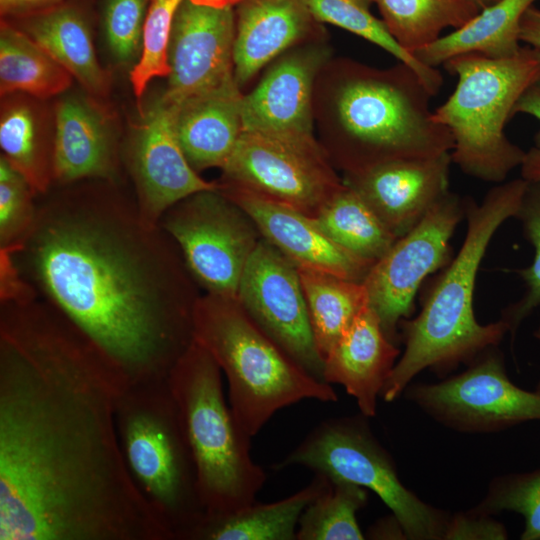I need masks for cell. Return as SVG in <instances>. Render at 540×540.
Returning a JSON list of instances; mask_svg holds the SVG:
<instances>
[{
    "label": "cell",
    "mask_w": 540,
    "mask_h": 540,
    "mask_svg": "<svg viewBox=\"0 0 540 540\" xmlns=\"http://www.w3.org/2000/svg\"><path fill=\"white\" fill-rule=\"evenodd\" d=\"M128 382L47 301H0V540H169L120 451Z\"/></svg>",
    "instance_id": "cell-1"
},
{
    "label": "cell",
    "mask_w": 540,
    "mask_h": 540,
    "mask_svg": "<svg viewBox=\"0 0 540 540\" xmlns=\"http://www.w3.org/2000/svg\"><path fill=\"white\" fill-rule=\"evenodd\" d=\"M0 252L129 382L167 378L194 340L200 288L173 239L142 217L119 183L54 185L38 196L23 244Z\"/></svg>",
    "instance_id": "cell-2"
},
{
    "label": "cell",
    "mask_w": 540,
    "mask_h": 540,
    "mask_svg": "<svg viewBox=\"0 0 540 540\" xmlns=\"http://www.w3.org/2000/svg\"><path fill=\"white\" fill-rule=\"evenodd\" d=\"M433 95L405 63L376 68L332 57L314 88L316 138L335 169L357 173L388 161L450 152V130L434 121Z\"/></svg>",
    "instance_id": "cell-3"
},
{
    "label": "cell",
    "mask_w": 540,
    "mask_h": 540,
    "mask_svg": "<svg viewBox=\"0 0 540 540\" xmlns=\"http://www.w3.org/2000/svg\"><path fill=\"white\" fill-rule=\"evenodd\" d=\"M529 182L522 177L488 191L479 205L464 199L467 232L456 257L437 277L414 319L399 324L405 349L391 370L380 397L392 402L425 369L446 374L459 364H470L484 351L497 347L508 326L499 319L482 325L473 309L479 266L497 229L514 217Z\"/></svg>",
    "instance_id": "cell-4"
},
{
    "label": "cell",
    "mask_w": 540,
    "mask_h": 540,
    "mask_svg": "<svg viewBox=\"0 0 540 540\" xmlns=\"http://www.w3.org/2000/svg\"><path fill=\"white\" fill-rule=\"evenodd\" d=\"M115 422L130 477L169 540H191L206 513L168 377L128 382L116 403Z\"/></svg>",
    "instance_id": "cell-5"
},
{
    "label": "cell",
    "mask_w": 540,
    "mask_h": 540,
    "mask_svg": "<svg viewBox=\"0 0 540 540\" xmlns=\"http://www.w3.org/2000/svg\"><path fill=\"white\" fill-rule=\"evenodd\" d=\"M194 340L215 359L229 388V405L255 436L279 410L305 399L336 402L333 387L298 365L244 311L236 298L201 294Z\"/></svg>",
    "instance_id": "cell-6"
},
{
    "label": "cell",
    "mask_w": 540,
    "mask_h": 540,
    "mask_svg": "<svg viewBox=\"0 0 540 540\" xmlns=\"http://www.w3.org/2000/svg\"><path fill=\"white\" fill-rule=\"evenodd\" d=\"M222 371L196 340L168 382L195 460L205 517L233 513L256 501L266 481L250 454V439L226 403Z\"/></svg>",
    "instance_id": "cell-7"
},
{
    "label": "cell",
    "mask_w": 540,
    "mask_h": 540,
    "mask_svg": "<svg viewBox=\"0 0 540 540\" xmlns=\"http://www.w3.org/2000/svg\"><path fill=\"white\" fill-rule=\"evenodd\" d=\"M443 67L458 82L433 119L451 132L452 162L469 176L502 183L526 153L504 129L520 96L540 78V50L522 46L515 55L498 59L466 53Z\"/></svg>",
    "instance_id": "cell-8"
},
{
    "label": "cell",
    "mask_w": 540,
    "mask_h": 540,
    "mask_svg": "<svg viewBox=\"0 0 540 540\" xmlns=\"http://www.w3.org/2000/svg\"><path fill=\"white\" fill-rule=\"evenodd\" d=\"M367 418L360 413L324 420L273 468L303 466L364 487L391 510L407 539H443L450 515L422 501L401 482L391 455L375 438Z\"/></svg>",
    "instance_id": "cell-9"
},
{
    "label": "cell",
    "mask_w": 540,
    "mask_h": 540,
    "mask_svg": "<svg viewBox=\"0 0 540 540\" xmlns=\"http://www.w3.org/2000/svg\"><path fill=\"white\" fill-rule=\"evenodd\" d=\"M159 225L176 243L199 288L237 299L244 268L262 235L219 185L180 200L162 215Z\"/></svg>",
    "instance_id": "cell-10"
},
{
    "label": "cell",
    "mask_w": 540,
    "mask_h": 540,
    "mask_svg": "<svg viewBox=\"0 0 540 540\" xmlns=\"http://www.w3.org/2000/svg\"><path fill=\"white\" fill-rule=\"evenodd\" d=\"M220 184L240 188L315 217L343 185L318 140L243 131L221 169Z\"/></svg>",
    "instance_id": "cell-11"
},
{
    "label": "cell",
    "mask_w": 540,
    "mask_h": 540,
    "mask_svg": "<svg viewBox=\"0 0 540 540\" xmlns=\"http://www.w3.org/2000/svg\"><path fill=\"white\" fill-rule=\"evenodd\" d=\"M405 397L439 423L468 433H489L540 420V393L515 385L497 347L465 371L437 383L409 384Z\"/></svg>",
    "instance_id": "cell-12"
},
{
    "label": "cell",
    "mask_w": 540,
    "mask_h": 540,
    "mask_svg": "<svg viewBox=\"0 0 540 540\" xmlns=\"http://www.w3.org/2000/svg\"><path fill=\"white\" fill-rule=\"evenodd\" d=\"M463 216L464 199L449 192L413 229L395 241L362 281L369 306L393 343L400 342L399 324L412 314L423 280L448 264L450 239Z\"/></svg>",
    "instance_id": "cell-13"
},
{
    "label": "cell",
    "mask_w": 540,
    "mask_h": 540,
    "mask_svg": "<svg viewBox=\"0 0 540 540\" xmlns=\"http://www.w3.org/2000/svg\"><path fill=\"white\" fill-rule=\"evenodd\" d=\"M237 300L284 352L323 380V357L312 331L298 268L263 237L244 268Z\"/></svg>",
    "instance_id": "cell-14"
},
{
    "label": "cell",
    "mask_w": 540,
    "mask_h": 540,
    "mask_svg": "<svg viewBox=\"0 0 540 540\" xmlns=\"http://www.w3.org/2000/svg\"><path fill=\"white\" fill-rule=\"evenodd\" d=\"M140 114L122 149V162L142 217L159 224L171 206L196 192L218 188V182L204 180L188 163L176 132L175 107L163 93Z\"/></svg>",
    "instance_id": "cell-15"
},
{
    "label": "cell",
    "mask_w": 540,
    "mask_h": 540,
    "mask_svg": "<svg viewBox=\"0 0 540 540\" xmlns=\"http://www.w3.org/2000/svg\"><path fill=\"white\" fill-rule=\"evenodd\" d=\"M332 57V47L323 37L298 44L273 60L257 85L243 93V131L316 141L314 88Z\"/></svg>",
    "instance_id": "cell-16"
},
{
    "label": "cell",
    "mask_w": 540,
    "mask_h": 540,
    "mask_svg": "<svg viewBox=\"0 0 540 540\" xmlns=\"http://www.w3.org/2000/svg\"><path fill=\"white\" fill-rule=\"evenodd\" d=\"M235 9L184 0L170 32V69L164 97L173 105L219 89L235 80Z\"/></svg>",
    "instance_id": "cell-17"
},
{
    "label": "cell",
    "mask_w": 540,
    "mask_h": 540,
    "mask_svg": "<svg viewBox=\"0 0 540 540\" xmlns=\"http://www.w3.org/2000/svg\"><path fill=\"white\" fill-rule=\"evenodd\" d=\"M451 162L449 152L429 158L399 159L345 173L342 180L400 238L450 192Z\"/></svg>",
    "instance_id": "cell-18"
},
{
    "label": "cell",
    "mask_w": 540,
    "mask_h": 540,
    "mask_svg": "<svg viewBox=\"0 0 540 540\" xmlns=\"http://www.w3.org/2000/svg\"><path fill=\"white\" fill-rule=\"evenodd\" d=\"M218 185L249 214L262 237L298 269L362 282L374 265L333 241L313 217L252 192Z\"/></svg>",
    "instance_id": "cell-19"
},
{
    "label": "cell",
    "mask_w": 540,
    "mask_h": 540,
    "mask_svg": "<svg viewBox=\"0 0 540 540\" xmlns=\"http://www.w3.org/2000/svg\"><path fill=\"white\" fill-rule=\"evenodd\" d=\"M91 95L71 94L55 107L54 185L119 183L122 148L108 112Z\"/></svg>",
    "instance_id": "cell-20"
},
{
    "label": "cell",
    "mask_w": 540,
    "mask_h": 540,
    "mask_svg": "<svg viewBox=\"0 0 540 540\" xmlns=\"http://www.w3.org/2000/svg\"><path fill=\"white\" fill-rule=\"evenodd\" d=\"M327 37L304 0H242L235 9L234 76L241 90L278 56Z\"/></svg>",
    "instance_id": "cell-21"
},
{
    "label": "cell",
    "mask_w": 540,
    "mask_h": 540,
    "mask_svg": "<svg viewBox=\"0 0 540 540\" xmlns=\"http://www.w3.org/2000/svg\"><path fill=\"white\" fill-rule=\"evenodd\" d=\"M400 349L385 335L368 305L323 359V380L342 385L353 396L360 413L374 417L377 398L397 362Z\"/></svg>",
    "instance_id": "cell-22"
},
{
    "label": "cell",
    "mask_w": 540,
    "mask_h": 540,
    "mask_svg": "<svg viewBox=\"0 0 540 540\" xmlns=\"http://www.w3.org/2000/svg\"><path fill=\"white\" fill-rule=\"evenodd\" d=\"M243 92L234 81L175 107L179 143L197 172L225 165L242 133Z\"/></svg>",
    "instance_id": "cell-23"
},
{
    "label": "cell",
    "mask_w": 540,
    "mask_h": 540,
    "mask_svg": "<svg viewBox=\"0 0 540 540\" xmlns=\"http://www.w3.org/2000/svg\"><path fill=\"white\" fill-rule=\"evenodd\" d=\"M16 20L87 94L100 98L109 93L111 74L99 63L88 22L76 7L61 3Z\"/></svg>",
    "instance_id": "cell-24"
},
{
    "label": "cell",
    "mask_w": 540,
    "mask_h": 540,
    "mask_svg": "<svg viewBox=\"0 0 540 540\" xmlns=\"http://www.w3.org/2000/svg\"><path fill=\"white\" fill-rule=\"evenodd\" d=\"M536 0H501L466 24L411 54L428 67L437 68L449 59L479 53L489 58H508L520 49V21Z\"/></svg>",
    "instance_id": "cell-25"
},
{
    "label": "cell",
    "mask_w": 540,
    "mask_h": 540,
    "mask_svg": "<svg viewBox=\"0 0 540 540\" xmlns=\"http://www.w3.org/2000/svg\"><path fill=\"white\" fill-rule=\"evenodd\" d=\"M31 96L2 97L0 114L1 156L22 174L38 196L54 186V131Z\"/></svg>",
    "instance_id": "cell-26"
},
{
    "label": "cell",
    "mask_w": 540,
    "mask_h": 540,
    "mask_svg": "<svg viewBox=\"0 0 540 540\" xmlns=\"http://www.w3.org/2000/svg\"><path fill=\"white\" fill-rule=\"evenodd\" d=\"M315 473L312 481L289 497L272 503L256 501L230 514L205 517L191 540H296L305 508L328 485Z\"/></svg>",
    "instance_id": "cell-27"
},
{
    "label": "cell",
    "mask_w": 540,
    "mask_h": 540,
    "mask_svg": "<svg viewBox=\"0 0 540 540\" xmlns=\"http://www.w3.org/2000/svg\"><path fill=\"white\" fill-rule=\"evenodd\" d=\"M71 74L30 36L7 19L0 24V94L46 99L66 91Z\"/></svg>",
    "instance_id": "cell-28"
},
{
    "label": "cell",
    "mask_w": 540,
    "mask_h": 540,
    "mask_svg": "<svg viewBox=\"0 0 540 540\" xmlns=\"http://www.w3.org/2000/svg\"><path fill=\"white\" fill-rule=\"evenodd\" d=\"M317 348L324 356L369 305L363 282L298 269Z\"/></svg>",
    "instance_id": "cell-29"
},
{
    "label": "cell",
    "mask_w": 540,
    "mask_h": 540,
    "mask_svg": "<svg viewBox=\"0 0 540 540\" xmlns=\"http://www.w3.org/2000/svg\"><path fill=\"white\" fill-rule=\"evenodd\" d=\"M313 218L337 244L374 263L398 239L363 199L345 184Z\"/></svg>",
    "instance_id": "cell-30"
},
{
    "label": "cell",
    "mask_w": 540,
    "mask_h": 540,
    "mask_svg": "<svg viewBox=\"0 0 540 540\" xmlns=\"http://www.w3.org/2000/svg\"><path fill=\"white\" fill-rule=\"evenodd\" d=\"M394 40L407 52L441 37L447 27L460 28L480 10L465 0H373Z\"/></svg>",
    "instance_id": "cell-31"
},
{
    "label": "cell",
    "mask_w": 540,
    "mask_h": 540,
    "mask_svg": "<svg viewBox=\"0 0 540 540\" xmlns=\"http://www.w3.org/2000/svg\"><path fill=\"white\" fill-rule=\"evenodd\" d=\"M304 2L318 22L335 25L379 46L399 62L410 66L433 96L439 93L443 84L440 71L421 63L394 40L383 21L371 13L373 0H304Z\"/></svg>",
    "instance_id": "cell-32"
},
{
    "label": "cell",
    "mask_w": 540,
    "mask_h": 540,
    "mask_svg": "<svg viewBox=\"0 0 540 540\" xmlns=\"http://www.w3.org/2000/svg\"><path fill=\"white\" fill-rule=\"evenodd\" d=\"M368 501V490L329 478L327 487L305 508L296 540H362L357 512Z\"/></svg>",
    "instance_id": "cell-33"
},
{
    "label": "cell",
    "mask_w": 540,
    "mask_h": 540,
    "mask_svg": "<svg viewBox=\"0 0 540 540\" xmlns=\"http://www.w3.org/2000/svg\"><path fill=\"white\" fill-rule=\"evenodd\" d=\"M515 218L534 248V257L529 266L516 270L525 285L523 295L501 312L500 319L508 326L512 339L522 322L540 307V182H529Z\"/></svg>",
    "instance_id": "cell-34"
},
{
    "label": "cell",
    "mask_w": 540,
    "mask_h": 540,
    "mask_svg": "<svg viewBox=\"0 0 540 540\" xmlns=\"http://www.w3.org/2000/svg\"><path fill=\"white\" fill-rule=\"evenodd\" d=\"M474 511L493 515L502 511L524 518L521 540H540V469L495 478Z\"/></svg>",
    "instance_id": "cell-35"
},
{
    "label": "cell",
    "mask_w": 540,
    "mask_h": 540,
    "mask_svg": "<svg viewBox=\"0 0 540 540\" xmlns=\"http://www.w3.org/2000/svg\"><path fill=\"white\" fill-rule=\"evenodd\" d=\"M184 0H147L142 50L134 65L130 80L138 99L149 82L170 73L167 52L175 15Z\"/></svg>",
    "instance_id": "cell-36"
},
{
    "label": "cell",
    "mask_w": 540,
    "mask_h": 540,
    "mask_svg": "<svg viewBox=\"0 0 540 540\" xmlns=\"http://www.w3.org/2000/svg\"><path fill=\"white\" fill-rule=\"evenodd\" d=\"M38 195L26 178L0 157V251H16L29 234Z\"/></svg>",
    "instance_id": "cell-37"
},
{
    "label": "cell",
    "mask_w": 540,
    "mask_h": 540,
    "mask_svg": "<svg viewBox=\"0 0 540 540\" xmlns=\"http://www.w3.org/2000/svg\"><path fill=\"white\" fill-rule=\"evenodd\" d=\"M147 0H109L104 14L108 46L115 58L130 62L142 50Z\"/></svg>",
    "instance_id": "cell-38"
},
{
    "label": "cell",
    "mask_w": 540,
    "mask_h": 540,
    "mask_svg": "<svg viewBox=\"0 0 540 540\" xmlns=\"http://www.w3.org/2000/svg\"><path fill=\"white\" fill-rule=\"evenodd\" d=\"M491 516L473 509L450 516L443 539H507L505 526Z\"/></svg>",
    "instance_id": "cell-39"
},
{
    "label": "cell",
    "mask_w": 540,
    "mask_h": 540,
    "mask_svg": "<svg viewBox=\"0 0 540 540\" xmlns=\"http://www.w3.org/2000/svg\"><path fill=\"white\" fill-rule=\"evenodd\" d=\"M63 0H0V13L7 18H20L61 4Z\"/></svg>",
    "instance_id": "cell-40"
},
{
    "label": "cell",
    "mask_w": 540,
    "mask_h": 540,
    "mask_svg": "<svg viewBox=\"0 0 540 540\" xmlns=\"http://www.w3.org/2000/svg\"><path fill=\"white\" fill-rule=\"evenodd\" d=\"M518 113L533 116L540 121V78L531 84L516 102L512 117ZM535 144H540V131L535 136Z\"/></svg>",
    "instance_id": "cell-41"
},
{
    "label": "cell",
    "mask_w": 540,
    "mask_h": 540,
    "mask_svg": "<svg viewBox=\"0 0 540 540\" xmlns=\"http://www.w3.org/2000/svg\"><path fill=\"white\" fill-rule=\"evenodd\" d=\"M520 42L540 50V8L530 6L520 21Z\"/></svg>",
    "instance_id": "cell-42"
},
{
    "label": "cell",
    "mask_w": 540,
    "mask_h": 540,
    "mask_svg": "<svg viewBox=\"0 0 540 540\" xmlns=\"http://www.w3.org/2000/svg\"><path fill=\"white\" fill-rule=\"evenodd\" d=\"M366 536L370 539H407L401 524L393 514L372 525Z\"/></svg>",
    "instance_id": "cell-43"
},
{
    "label": "cell",
    "mask_w": 540,
    "mask_h": 540,
    "mask_svg": "<svg viewBox=\"0 0 540 540\" xmlns=\"http://www.w3.org/2000/svg\"><path fill=\"white\" fill-rule=\"evenodd\" d=\"M521 168V177L530 182H540V144L531 147L524 156Z\"/></svg>",
    "instance_id": "cell-44"
},
{
    "label": "cell",
    "mask_w": 540,
    "mask_h": 540,
    "mask_svg": "<svg viewBox=\"0 0 540 540\" xmlns=\"http://www.w3.org/2000/svg\"><path fill=\"white\" fill-rule=\"evenodd\" d=\"M192 2L200 5L215 7V8H225V7H234L242 0H191Z\"/></svg>",
    "instance_id": "cell-45"
},
{
    "label": "cell",
    "mask_w": 540,
    "mask_h": 540,
    "mask_svg": "<svg viewBox=\"0 0 540 540\" xmlns=\"http://www.w3.org/2000/svg\"><path fill=\"white\" fill-rule=\"evenodd\" d=\"M475 5L479 10L485 9L491 5L498 3L501 0H465Z\"/></svg>",
    "instance_id": "cell-46"
},
{
    "label": "cell",
    "mask_w": 540,
    "mask_h": 540,
    "mask_svg": "<svg viewBox=\"0 0 540 540\" xmlns=\"http://www.w3.org/2000/svg\"><path fill=\"white\" fill-rule=\"evenodd\" d=\"M533 335H534V337H535L536 339L540 340V321H539V324H538L536 330L534 331ZM535 391H537L538 393H540V381L538 382Z\"/></svg>",
    "instance_id": "cell-47"
}]
</instances>
